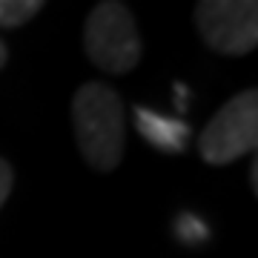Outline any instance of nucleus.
Segmentation results:
<instances>
[{
    "mask_svg": "<svg viewBox=\"0 0 258 258\" xmlns=\"http://www.w3.org/2000/svg\"><path fill=\"white\" fill-rule=\"evenodd\" d=\"M72 120L81 155L98 172H112L120 164L126 120L118 92L106 83H83L72 101Z\"/></svg>",
    "mask_w": 258,
    "mask_h": 258,
    "instance_id": "f257e3e1",
    "label": "nucleus"
},
{
    "mask_svg": "<svg viewBox=\"0 0 258 258\" xmlns=\"http://www.w3.org/2000/svg\"><path fill=\"white\" fill-rule=\"evenodd\" d=\"M86 55L101 72L126 75L141 60V40L132 20V12L123 3L103 0L98 3L83 26Z\"/></svg>",
    "mask_w": 258,
    "mask_h": 258,
    "instance_id": "f03ea898",
    "label": "nucleus"
},
{
    "mask_svg": "<svg viewBox=\"0 0 258 258\" xmlns=\"http://www.w3.org/2000/svg\"><path fill=\"white\" fill-rule=\"evenodd\" d=\"M258 144V92L247 89L224 103L204 126L198 149L212 166L232 164L235 158L252 152Z\"/></svg>",
    "mask_w": 258,
    "mask_h": 258,
    "instance_id": "7ed1b4c3",
    "label": "nucleus"
},
{
    "mask_svg": "<svg viewBox=\"0 0 258 258\" xmlns=\"http://www.w3.org/2000/svg\"><path fill=\"white\" fill-rule=\"evenodd\" d=\"M195 23L218 55H247L258 43V3L252 0H204L195 6Z\"/></svg>",
    "mask_w": 258,
    "mask_h": 258,
    "instance_id": "20e7f679",
    "label": "nucleus"
},
{
    "mask_svg": "<svg viewBox=\"0 0 258 258\" xmlns=\"http://www.w3.org/2000/svg\"><path fill=\"white\" fill-rule=\"evenodd\" d=\"M138 132L161 152H184V144L189 138V126L178 118H164L152 109H138Z\"/></svg>",
    "mask_w": 258,
    "mask_h": 258,
    "instance_id": "39448f33",
    "label": "nucleus"
},
{
    "mask_svg": "<svg viewBox=\"0 0 258 258\" xmlns=\"http://www.w3.org/2000/svg\"><path fill=\"white\" fill-rule=\"evenodd\" d=\"M43 9L40 0H0V26L18 29Z\"/></svg>",
    "mask_w": 258,
    "mask_h": 258,
    "instance_id": "423d86ee",
    "label": "nucleus"
},
{
    "mask_svg": "<svg viewBox=\"0 0 258 258\" xmlns=\"http://www.w3.org/2000/svg\"><path fill=\"white\" fill-rule=\"evenodd\" d=\"M175 232L186 241V244H198V241L207 238V230H204V224L198 221L195 215H181L175 221Z\"/></svg>",
    "mask_w": 258,
    "mask_h": 258,
    "instance_id": "0eeeda50",
    "label": "nucleus"
},
{
    "mask_svg": "<svg viewBox=\"0 0 258 258\" xmlns=\"http://www.w3.org/2000/svg\"><path fill=\"white\" fill-rule=\"evenodd\" d=\"M12 181H15V172H12V166L0 158V207H3V201H6L9 192H12Z\"/></svg>",
    "mask_w": 258,
    "mask_h": 258,
    "instance_id": "6e6552de",
    "label": "nucleus"
},
{
    "mask_svg": "<svg viewBox=\"0 0 258 258\" xmlns=\"http://www.w3.org/2000/svg\"><path fill=\"white\" fill-rule=\"evenodd\" d=\"M249 184H252V189H258V164L249 166Z\"/></svg>",
    "mask_w": 258,
    "mask_h": 258,
    "instance_id": "1a4fd4ad",
    "label": "nucleus"
},
{
    "mask_svg": "<svg viewBox=\"0 0 258 258\" xmlns=\"http://www.w3.org/2000/svg\"><path fill=\"white\" fill-rule=\"evenodd\" d=\"M6 57H9V52H6V43H3V40H0V66L6 63Z\"/></svg>",
    "mask_w": 258,
    "mask_h": 258,
    "instance_id": "9d476101",
    "label": "nucleus"
}]
</instances>
